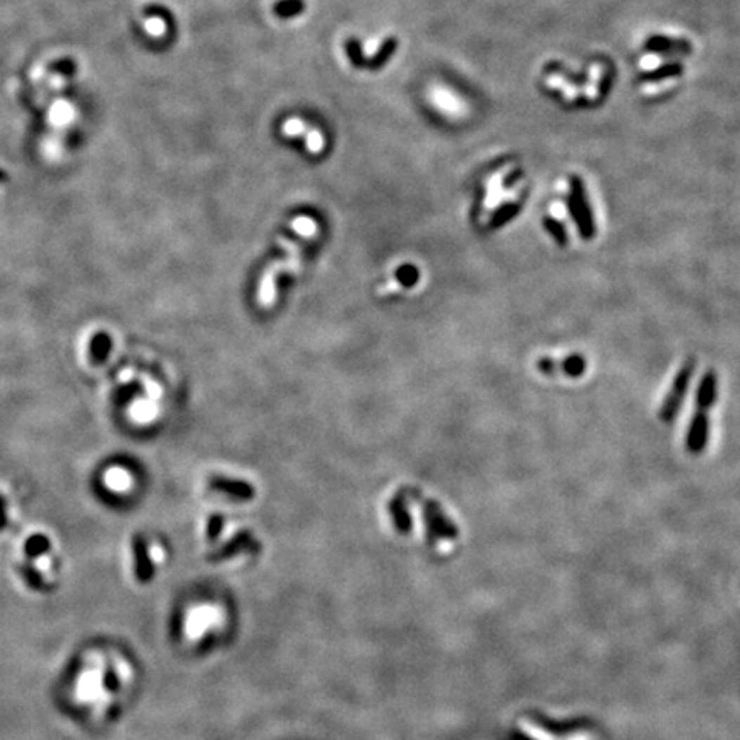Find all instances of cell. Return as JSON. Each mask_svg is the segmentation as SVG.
<instances>
[{"instance_id": "5", "label": "cell", "mask_w": 740, "mask_h": 740, "mask_svg": "<svg viewBox=\"0 0 740 740\" xmlns=\"http://www.w3.org/2000/svg\"><path fill=\"white\" fill-rule=\"evenodd\" d=\"M586 358L581 353H571L569 356L557 362V360L550 358V356H542V358L536 360V369L542 372L543 375H566V377L576 379L581 377L586 372Z\"/></svg>"}, {"instance_id": "9", "label": "cell", "mask_w": 740, "mask_h": 740, "mask_svg": "<svg viewBox=\"0 0 740 740\" xmlns=\"http://www.w3.org/2000/svg\"><path fill=\"white\" fill-rule=\"evenodd\" d=\"M389 509H391V516H393V521H394V526H396L401 533H408V531L411 530V516H410L408 506H406V502H405V497H403L401 493L394 497V499L391 500Z\"/></svg>"}, {"instance_id": "12", "label": "cell", "mask_w": 740, "mask_h": 740, "mask_svg": "<svg viewBox=\"0 0 740 740\" xmlns=\"http://www.w3.org/2000/svg\"><path fill=\"white\" fill-rule=\"evenodd\" d=\"M418 281V269L415 266H403L396 274V281L393 285H389L387 290L391 287H410Z\"/></svg>"}, {"instance_id": "15", "label": "cell", "mask_w": 740, "mask_h": 740, "mask_svg": "<svg viewBox=\"0 0 740 740\" xmlns=\"http://www.w3.org/2000/svg\"><path fill=\"white\" fill-rule=\"evenodd\" d=\"M105 689L110 692L119 691V677H117V673L113 672L112 668H108L107 673H105Z\"/></svg>"}, {"instance_id": "3", "label": "cell", "mask_w": 740, "mask_h": 740, "mask_svg": "<svg viewBox=\"0 0 740 740\" xmlns=\"http://www.w3.org/2000/svg\"><path fill=\"white\" fill-rule=\"evenodd\" d=\"M413 499L418 500L422 509V514H424L427 530L432 536L442 540H454L457 536V528L448 516L442 512L441 506L437 502L430 499H420L417 493H411Z\"/></svg>"}, {"instance_id": "6", "label": "cell", "mask_w": 740, "mask_h": 740, "mask_svg": "<svg viewBox=\"0 0 740 740\" xmlns=\"http://www.w3.org/2000/svg\"><path fill=\"white\" fill-rule=\"evenodd\" d=\"M261 543L254 538V535L250 531H240L230 538L221 548H218L214 554L209 555L211 562H221L226 559H232L235 555L247 554V552H259Z\"/></svg>"}, {"instance_id": "4", "label": "cell", "mask_w": 740, "mask_h": 740, "mask_svg": "<svg viewBox=\"0 0 740 740\" xmlns=\"http://www.w3.org/2000/svg\"><path fill=\"white\" fill-rule=\"evenodd\" d=\"M571 192H573V194H571V199L567 205H569L571 216H573L576 226H578V232L581 235L583 240H593L595 233H597V226H595L593 214H591L588 202H586L583 187L579 186L578 182H574L573 190Z\"/></svg>"}, {"instance_id": "11", "label": "cell", "mask_w": 740, "mask_h": 740, "mask_svg": "<svg viewBox=\"0 0 740 740\" xmlns=\"http://www.w3.org/2000/svg\"><path fill=\"white\" fill-rule=\"evenodd\" d=\"M518 209H519V206L516 205V202H507V205L500 206L499 209H497L495 213L492 214L491 226H493V228H499V226H502L504 223H507L509 219H511L516 213H518Z\"/></svg>"}, {"instance_id": "1", "label": "cell", "mask_w": 740, "mask_h": 740, "mask_svg": "<svg viewBox=\"0 0 740 740\" xmlns=\"http://www.w3.org/2000/svg\"><path fill=\"white\" fill-rule=\"evenodd\" d=\"M718 396V377L715 370H708L701 377L698 389H696L694 415L691 418L687 436H685V448L691 454H701L708 444L710 437V418L708 411L716 403Z\"/></svg>"}, {"instance_id": "13", "label": "cell", "mask_w": 740, "mask_h": 740, "mask_svg": "<svg viewBox=\"0 0 740 740\" xmlns=\"http://www.w3.org/2000/svg\"><path fill=\"white\" fill-rule=\"evenodd\" d=\"M46 550H48V540L41 535L31 536L25 545V552L30 557H37V555L45 554Z\"/></svg>"}, {"instance_id": "8", "label": "cell", "mask_w": 740, "mask_h": 740, "mask_svg": "<svg viewBox=\"0 0 740 740\" xmlns=\"http://www.w3.org/2000/svg\"><path fill=\"white\" fill-rule=\"evenodd\" d=\"M209 487L237 500H250L254 499V493H256L252 485L247 481L226 479V476H211Z\"/></svg>"}, {"instance_id": "7", "label": "cell", "mask_w": 740, "mask_h": 740, "mask_svg": "<svg viewBox=\"0 0 740 740\" xmlns=\"http://www.w3.org/2000/svg\"><path fill=\"white\" fill-rule=\"evenodd\" d=\"M132 554H134V573L139 583H150L155 574V566L150 555V547L146 540L141 535H136L132 540Z\"/></svg>"}, {"instance_id": "10", "label": "cell", "mask_w": 740, "mask_h": 740, "mask_svg": "<svg viewBox=\"0 0 740 740\" xmlns=\"http://www.w3.org/2000/svg\"><path fill=\"white\" fill-rule=\"evenodd\" d=\"M543 226H545L547 232L550 233V237L554 238V240L557 242L559 245H561V247L567 245V242H569V237H567L566 226H564L562 221H559L557 218L545 216V218H543Z\"/></svg>"}, {"instance_id": "2", "label": "cell", "mask_w": 740, "mask_h": 740, "mask_svg": "<svg viewBox=\"0 0 740 740\" xmlns=\"http://www.w3.org/2000/svg\"><path fill=\"white\" fill-rule=\"evenodd\" d=\"M696 370V358H687L680 367V370L677 372L675 379H673L670 391L667 393V396L663 399V405L660 408V420L668 424L679 413L680 406H682L685 394H687L689 386H691V379L694 375Z\"/></svg>"}, {"instance_id": "14", "label": "cell", "mask_w": 740, "mask_h": 740, "mask_svg": "<svg viewBox=\"0 0 740 740\" xmlns=\"http://www.w3.org/2000/svg\"><path fill=\"white\" fill-rule=\"evenodd\" d=\"M221 530H223V516H218V514L211 516L209 523H207V538H209L211 542H214V540H218Z\"/></svg>"}]
</instances>
